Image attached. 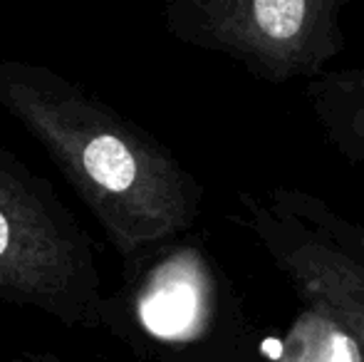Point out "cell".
I'll list each match as a JSON object with an SVG mask.
<instances>
[{"label": "cell", "instance_id": "cell-1", "mask_svg": "<svg viewBox=\"0 0 364 362\" xmlns=\"http://www.w3.org/2000/svg\"><path fill=\"white\" fill-rule=\"evenodd\" d=\"M0 107L43 147L124 263L193 228L201 181L105 100L48 65L5 58Z\"/></svg>", "mask_w": 364, "mask_h": 362}, {"label": "cell", "instance_id": "cell-2", "mask_svg": "<svg viewBox=\"0 0 364 362\" xmlns=\"http://www.w3.org/2000/svg\"><path fill=\"white\" fill-rule=\"evenodd\" d=\"M0 303L65 328H102V273L87 228L50 179L0 142Z\"/></svg>", "mask_w": 364, "mask_h": 362}, {"label": "cell", "instance_id": "cell-3", "mask_svg": "<svg viewBox=\"0 0 364 362\" xmlns=\"http://www.w3.org/2000/svg\"><path fill=\"white\" fill-rule=\"evenodd\" d=\"M235 320L223 273L186 236L124 263V283L102 305V330L149 362H218L216 345Z\"/></svg>", "mask_w": 364, "mask_h": 362}, {"label": "cell", "instance_id": "cell-4", "mask_svg": "<svg viewBox=\"0 0 364 362\" xmlns=\"http://www.w3.org/2000/svg\"><path fill=\"white\" fill-rule=\"evenodd\" d=\"M347 0H166L164 25L188 48L238 63L265 82L320 78L345 50Z\"/></svg>", "mask_w": 364, "mask_h": 362}, {"label": "cell", "instance_id": "cell-5", "mask_svg": "<svg viewBox=\"0 0 364 362\" xmlns=\"http://www.w3.org/2000/svg\"><path fill=\"white\" fill-rule=\"evenodd\" d=\"M240 221L250 228L297 298L337 328L364 362V266L332 238L307 226L273 198L240 193Z\"/></svg>", "mask_w": 364, "mask_h": 362}, {"label": "cell", "instance_id": "cell-6", "mask_svg": "<svg viewBox=\"0 0 364 362\" xmlns=\"http://www.w3.org/2000/svg\"><path fill=\"white\" fill-rule=\"evenodd\" d=\"M325 134L347 159L364 161V73H330L307 90Z\"/></svg>", "mask_w": 364, "mask_h": 362}, {"label": "cell", "instance_id": "cell-7", "mask_svg": "<svg viewBox=\"0 0 364 362\" xmlns=\"http://www.w3.org/2000/svg\"><path fill=\"white\" fill-rule=\"evenodd\" d=\"M268 196L283 208H288L290 213H295L307 226L317 228L327 238H332L337 246H342L364 266V223H357L347 218L345 213L335 211L330 203L322 201L315 193L297 191V188H273Z\"/></svg>", "mask_w": 364, "mask_h": 362}, {"label": "cell", "instance_id": "cell-8", "mask_svg": "<svg viewBox=\"0 0 364 362\" xmlns=\"http://www.w3.org/2000/svg\"><path fill=\"white\" fill-rule=\"evenodd\" d=\"M10 362H65V360L55 353H25V355L13 358Z\"/></svg>", "mask_w": 364, "mask_h": 362}]
</instances>
